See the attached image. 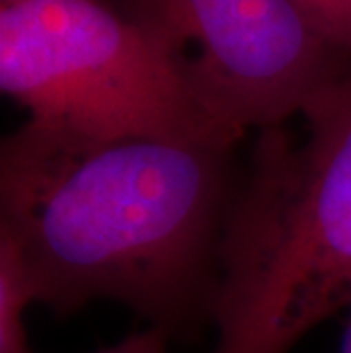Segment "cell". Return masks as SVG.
<instances>
[{
    "label": "cell",
    "instance_id": "obj_9",
    "mask_svg": "<svg viewBox=\"0 0 351 353\" xmlns=\"http://www.w3.org/2000/svg\"><path fill=\"white\" fill-rule=\"evenodd\" d=\"M7 3H14V0H0V5H7Z\"/></svg>",
    "mask_w": 351,
    "mask_h": 353
},
{
    "label": "cell",
    "instance_id": "obj_5",
    "mask_svg": "<svg viewBox=\"0 0 351 353\" xmlns=\"http://www.w3.org/2000/svg\"><path fill=\"white\" fill-rule=\"evenodd\" d=\"M37 303V292L21 253L7 235H0V353H32L26 330V312Z\"/></svg>",
    "mask_w": 351,
    "mask_h": 353
},
{
    "label": "cell",
    "instance_id": "obj_6",
    "mask_svg": "<svg viewBox=\"0 0 351 353\" xmlns=\"http://www.w3.org/2000/svg\"><path fill=\"white\" fill-rule=\"evenodd\" d=\"M326 46L351 57V0H290Z\"/></svg>",
    "mask_w": 351,
    "mask_h": 353
},
{
    "label": "cell",
    "instance_id": "obj_8",
    "mask_svg": "<svg viewBox=\"0 0 351 353\" xmlns=\"http://www.w3.org/2000/svg\"><path fill=\"white\" fill-rule=\"evenodd\" d=\"M340 353H351V305H349V319L345 328V337H342V349Z\"/></svg>",
    "mask_w": 351,
    "mask_h": 353
},
{
    "label": "cell",
    "instance_id": "obj_7",
    "mask_svg": "<svg viewBox=\"0 0 351 353\" xmlns=\"http://www.w3.org/2000/svg\"><path fill=\"white\" fill-rule=\"evenodd\" d=\"M169 333L162 328L148 326L139 333H132L128 337H123L121 342L112 344L108 349H101L96 353H167L169 344Z\"/></svg>",
    "mask_w": 351,
    "mask_h": 353
},
{
    "label": "cell",
    "instance_id": "obj_3",
    "mask_svg": "<svg viewBox=\"0 0 351 353\" xmlns=\"http://www.w3.org/2000/svg\"><path fill=\"white\" fill-rule=\"evenodd\" d=\"M0 89L28 112L19 132L57 151L244 137L201 99L188 55L106 0L0 5Z\"/></svg>",
    "mask_w": 351,
    "mask_h": 353
},
{
    "label": "cell",
    "instance_id": "obj_2",
    "mask_svg": "<svg viewBox=\"0 0 351 353\" xmlns=\"http://www.w3.org/2000/svg\"><path fill=\"white\" fill-rule=\"evenodd\" d=\"M299 146L260 130L221 242L212 353H290L351 305V69L303 108Z\"/></svg>",
    "mask_w": 351,
    "mask_h": 353
},
{
    "label": "cell",
    "instance_id": "obj_1",
    "mask_svg": "<svg viewBox=\"0 0 351 353\" xmlns=\"http://www.w3.org/2000/svg\"><path fill=\"white\" fill-rule=\"evenodd\" d=\"M237 183L235 146L57 151L14 130L0 144V235L59 317L110 299L174 335L212 314Z\"/></svg>",
    "mask_w": 351,
    "mask_h": 353
},
{
    "label": "cell",
    "instance_id": "obj_4",
    "mask_svg": "<svg viewBox=\"0 0 351 353\" xmlns=\"http://www.w3.org/2000/svg\"><path fill=\"white\" fill-rule=\"evenodd\" d=\"M114 7L183 55L197 43L190 69L201 99L244 134L281 128L351 69L290 0H119Z\"/></svg>",
    "mask_w": 351,
    "mask_h": 353
}]
</instances>
